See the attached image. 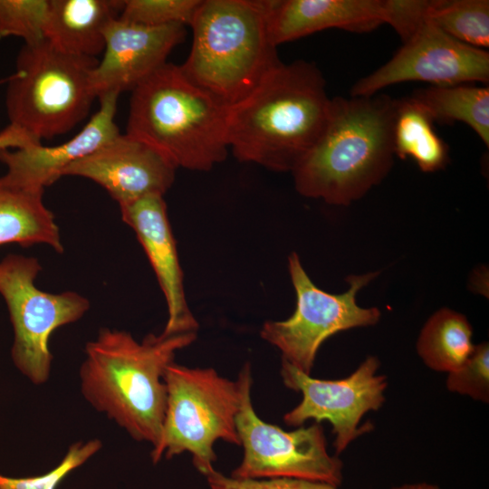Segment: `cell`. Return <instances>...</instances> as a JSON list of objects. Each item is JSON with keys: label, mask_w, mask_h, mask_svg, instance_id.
<instances>
[{"label": "cell", "mask_w": 489, "mask_h": 489, "mask_svg": "<svg viewBox=\"0 0 489 489\" xmlns=\"http://www.w3.org/2000/svg\"><path fill=\"white\" fill-rule=\"evenodd\" d=\"M197 332L149 334L141 342L129 332L104 328L86 344L80 369L85 399L137 441L158 444L167 407L164 374L177 351Z\"/></svg>", "instance_id": "7a4b0ae2"}, {"label": "cell", "mask_w": 489, "mask_h": 489, "mask_svg": "<svg viewBox=\"0 0 489 489\" xmlns=\"http://www.w3.org/2000/svg\"><path fill=\"white\" fill-rule=\"evenodd\" d=\"M98 61L62 53L45 39L24 44L5 82L10 124L38 142L71 131L97 98L91 76Z\"/></svg>", "instance_id": "8992f818"}, {"label": "cell", "mask_w": 489, "mask_h": 489, "mask_svg": "<svg viewBox=\"0 0 489 489\" xmlns=\"http://www.w3.org/2000/svg\"><path fill=\"white\" fill-rule=\"evenodd\" d=\"M176 169L155 148L125 133L71 164L62 177L89 178L120 206L149 195L164 196L174 182Z\"/></svg>", "instance_id": "4fadbf2b"}, {"label": "cell", "mask_w": 489, "mask_h": 489, "mask_svg": "<svg viewBox=\"0 0 489 489\" xmlns=\"http://www.w3.org/2000/svg\"><path fill=\"white\" fill-rule=\"evenodd\" d=\"M392 489H439L438 486L427 483L407 484Z\"/></svg>", "instance_id": "4dcf8cb0"}, {"label": "cell", "mask_w": 489, "mask_h": 489, "mask_svg": "<svg viewBox=\"0 0 489 489\" xmlns=\"http://www.w3.org/2000/svg\"><path fill=\"white\" fill-rule=\"evenodd\" d=\"M210 489H338L321 482L296 478L240 479L227 477L215 469L205 475Z\"/></svg>", "instance_id": "83f0119b"}, {"label": "cell", "mask_w": 489, "mask_h": 489, "mask_svg": "<svg viewBox=\"0 0 489 489\" xmlns=\"http://www.w3.org/2000/svg\"><path fill=\"white\" fill-rule=\"evenodd\" d=\"M187 78L225 107L245 98L280 62L264 0H203L190 25Z\"/></svg>", "instance_id": "5b68a950"}, {"label": "cell", "mask_w": 489, "mask_h": 489, "mask_svg": "<svg viewBox=\"0 0 489 489\" xmlns=\"http://www.w3.org/2000/svg\"><path fill=\"white\" fill-rule=\"evenodd\" d=\"M7 77L0 79V85L5 83ZM34 143H42L34 140L21 129L9 124L0 132V150L19 149Z\"/></svg>", "instance_id": "f546056e"}, {"label": "cell", "mask_w": 489, "mask_h": 489, "mask_svg": "<svg viewBox=\"0 0 489 489\" xmlns=\"http://www.w3.org/2000/svg\"><path fill=\"white\" fill-rule=\"evenodd\" d=\"M288 269L296 295L294 312L284 321L264 322L260 336L282 352V360L310 375L318 350L328 338L379 322L380 311L360 307L356 299L379 272L350 275L349 289L334 294L313 283L296 253L288 257Z\"/></svg>", "instance_id": "ba28073f"}, {"label": "cell", "mask_w": 489, "mask_h": 489, "mask_svg": "<svg viewBox=\"0 0 489 489\" xmlns=\"http://www.w3.org/2000/svg\"><path fill=\"white\" fill-rule=\"evenodd\" d=\"M101 447L98 439L72 445L60 464L46 474L24 478L0 475V489H56L73 469L82 465Z\"/></svg>", "instance_id": "4316f807"}, {"label": "cell", "mask_w": 489, "mask_h": 489, "mask_svg": "<svg viewBox=\"0 0 489 489\" xmlns=\"http://www.w3.org/2000/svg\"><path fill=\"white\" fill-rule=\"evenodd\" d=\"M122 7V0H49L44 38L67 54L97 59Z\"/></svg>", "instance_id": "ac0fdd59"}, {"label": "cell", "mask_w": 489, "mask_h": 489, "mask_svg": "<svg viewBox=\"0 0 489 489\" xmlns=\"http://www.w3.org/2000/svg\"><path fill=\"white\" fill-rule=\"evenodd\" d=\"M427 18L463 43L484 50L489 46L488 0H432Z\"/></svg>", "instance_id": "603a6c76"}, {"label": "cell", "mask_w": 489, "mask_h": 489, "mask_svg": "<svg viewBox=\"0 0 489 489\" xmlns=\"http://www.w3.org/2000/svg\"><path fill=\"white\" fill-rule=\"evenodd\" d=\"M473 329L465 315L448 308L432 314L419 333L417 350L431 369L452 372L471 355Z\"/></svg>", "instance_id": "44dd1931"}, {"label": "cell", "mask_w": 489, "mask_h": 489, "mask_svg": "<svg viewBox=\"0 0 489 489\" xmlns=\"http://www.w3.org/2000/svg\"><path fill=\"white\" fill-rule=\"evenodd\" d=\"M271 42L279 44L330 28L368 33L386 24V0H264Z\"/></svg>", "instance_id": "e0dca14e"}, {"label": "cell", "mask_w": 489, "mask_h": 489, "mask_svg": "<svg viewBox=\"0 0 489 489\" xmlns=\"http://www.w3.org/2000/svg\"><path fill=\"white\" fill-rule=\"evenodd\" d=\"M397 101L384 94L331 98L321 134L292 171L297 192L348 206L379 185L393 165Z\"/></svg>", "instance_id": "3957f363"}, {"label": "cell", "mask_w": 489, "mask_h": 489, "mask_svg": "<svg viewBox=\"0 0 489 489\" xmlns=\"http://www.w3.org/2000/svg\"><path fill=\"white\" fill-rule=\"evenodd\" d=\"M185 36L182 24L148 26L113 19L105 30L102 57L91 76L97 99L107 93L132 91L167 63L168 56Z\"/></svg>", "instance_id": "5bb4252c"}, {"label": "cell", "mask_w": 489, "mask_h": 489, "mask_svg": "<svg viewBox=\"0 0 489 489\" xmlns=\"http://www.w3.org/2000/svg\"><path fill=\"white\" fill-rule=\"evenodd\" d=\"M43 194V189L21 187L0 177V245L44 244L63 252L59 227Z\"/></svg>", "instance_id": "d6986e66"}, {"label": "cell", "mask_w": 489, "mask_h": 489, "mask_svg": "<svg viewBox=\"0 0 489 489\" xmlns=\"http://www.w3.org/2000/svg\"><path fill=\"white\" fill-rule=\"evenodd\" d=\"M411 98L433 121L468 125L489 146V89L470 84L431 86L416 91Z\"/></svg>", "instance_id": "7402d4cb"}, {"label": "cell", "mask_w": 489, "mask_h": 489, "mask_svg": "<svg viewBox=\"0 0 489 489\" xmlns=\"http://www.w3.org/2000/svg\"><path fill=\"white\" fill-rule=\"evenodd\" d=\"M379 360L369 356L350 376L340 379H319L303 373L282 360L281 376L284 385L302 395V401L283 416L291 427H301L309 419L329 421L335 436L337 453L344 451L371 425L360 427L362 417L380 408L385 401L387 379L377 374Z\"/></svg>", "instance_id": "8fae6325"}, {"label": "cell", "mask_w": 489, "mask_h": 489, "mask_svg": "<svg viewBox=\"0 0 489 489\" xmlns=\"http://www.w3.org/2000/svg\"><path fill=\"white\" fill-rule=\"evenodd\" d=\"M386 24L401 38L408 40L427 20L429 0H386Z\"/></svg>", "instance_id": "f1b7e54d"}, {"label": "cell", "mask_w": 489, "mask_h": 489, "mask_svg": "<svg viewBox=\"0 0 489 489\" xmlns=\"http://www.w3.org/2000/svg\"><path fill=\"white\" fill-rule=\"evenodd\" d=\"M237 381L241 402L235 424L244 456L232 476L240 479L296 478L338 487L342 481V463L328 453L320 423L285 431L264 422L253 407L249 363H245L239 372Z\"/></svg>", "instance_id": "9c48e42d"}, {"label": "cell", "mask_w": 489, "mask_h": 489, "mask_svg": "<svg viewBox=\"0 0 489 489\" xmlns=\"http://www.w3.org/2000/svg\"><path fill=\"white\" fill-rule=\"evenodd\" d=\"M41 269L36 258L22 254H8L0 262V294L14 334L11 357L17 369L36 385L50 375L51 334L81 319L90 308L89 301L75 292L39 290L34 281Z\"/></svg>", "instance_id": "30bf717a"}, {"label": "cell", "mask_w": 489, "mask_h": 489, "mask_svg": "<svg viewBox=\"0 0 489 489\" xmlns=\"http://www.w3.org/2000/svg\"><path fill=\"white\" fill-rule=\"evenodd\" d=\"M49 0H0V40L19 37L24 44L44 40Z\"/></svg>", "instance_id": "cb8c5ba5"}, {"label": "cell", "mask_w": 489, "mask_h": 489, "mask_svg": "<svg viewBox=\"0 0 489 489\" xmlns=\"http://www.w3.org/2000/svg\"><path fill=\"white\" fill-rule=\"evenodd\" d=\"M449 391L468 396L475 400H489V346L475 345L468 359L446 379Z\"/></svg>", "instance_id": "484cf974"}, {"label": "cell", "mask_w": 489, "mask_h": 489, "mask_svg": "<svg viewBox=\"0 0 489 489\" xmlns=\"http://www.w3.org/2000/svg\"><path fill=\"white\" fill-rule=\"evenodd\" d=\"M226 118L227 107L167 62L131 91L126 134L177 168L209 171L228 153Z\"/></svg>", "instance_id": "277c9868"}, {"label": "cell", "mask_w": 489, "mask_h": 489, "mask_svg": "<svg viewBox=\"0 0 489 489\" xmlns=\"http://www.w3.org/2000/svg\"><path fill=\"white\" fill-rule=\"evenodd\" d=\"M121 218L135 232L155 272L168 306L161 332H197L198 323L187 302L183 273L163 196L149 195L120 206Z\"/></svg>", "instance_id": "9a60e30c"}, {"label": "cell", "mask_w": 489, "mask_h": 489, "mask_svg": "<svg viewBox=\"0 0 489 489\" xmlns=\"http://www.w3.org/2000/svg\"><path fill=\"white\" fill-rule=\"evenodd\" d=\"M203 0H124L120 18L148 26L190 25Z\"/></svg>", "instance_id": "d4e9b609"}, {"label": "cell", "mask_w": 489, "mask_h": 489, "mask_svg": "<svg viewBox=\"0 0 489 489\" xmlns=\"http://www.w3.org/2000/svg\"><path fill=\"white\" fill-rule=\"evenodd\" d=\"M164 381L166 413L152 460L157 463L163 454L171 458L187 451L195 467L206 475L214 470L216 441L241 445L235 424L241 402L239 382L221 377L212 368L175 362L167 367Z\"/></svg>", "instance_id": "52a82bcc"}, {"label": "cell", "mask_w": 489, "mask_h": 489, "mask_svg": "<svg viewBox=\"0 0 489 489\" xmlns=\"http://www.w3.org/2000/svg\"><path fill=\"white\" fill-rule=\"evenodd\" d=\"M331 101L313 62H281L227 108L229 149L239 161L292 172L321 134Z\"/></svg>", "instance_id": "6da1fadb"}, {"label": "cell", "mask_w": 489, "mask_h": 489, "mask_svg": "<svg viewBox=\"0 0 489 489\" xmlns=\"http://www.w3.org/2000/svg\"><path fill=\"white\" fill-rule=\"evenodd\" d=\"M433 123L411 97L397 101L392 128L394 154L402 159L411 158L423 172L441 170L449 161L448 147Z\"/></svg>", "instance_id": "ffe728a7"}, {"label": "cell", "mask_w": 489, "mask_h": 489, "mask_svg": "<svg viewBox=\"0 0 489 489\" xmlns=\"http://www.w3.org/2000/svg\"><path fill=\"white\" fill-rule=\"evenodd\" d=\"M119 94L101 96L100 108L84 127L69 140L53 147L34 143L26 147L0 150L5 166L3 177L26 188L44 189L62 177L71 164L92 153L120 133L115 122Z\"/></svg>", "instance_id": "2e32d148"}, {"label": "cell", "mask_w": 489, "mask_h": 489, "mask_svg": "<svg viewBox=\"0 0 489 489\" xmlns=\"http://www.w3.org/2000/svg\"><path fill=\"white\" fill-rule=\"evenodd\" d=\"M409 81L432 86L487 83L489 53L454 39L427 18L388 62L353 85L350 96H372Z\"/></svg>", "instance_id": "7c38bea8"}]
</instances>
